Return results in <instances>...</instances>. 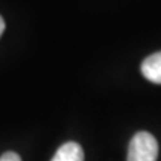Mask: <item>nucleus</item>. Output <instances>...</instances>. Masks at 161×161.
I'll list each match as a JSON object with an SVG mask.
<instances>
[{"label":"nucleus","mask_w":161,"mask_h":161,"mask_svg":"<svg viewBox=\"0 0 161 161\" xmlns=\"http://www.w3.org/2000/svg\"><path fill=\"white\" fill-rule=\"evenodd\" d=\"M51 161H84V149L76 142H66L57 149Z\"/></svg>","instance_id":"7ed1b4c3"},{"label":"nucleus","mask_w":161,"mask_h":161,"mask_svg":"<svg viewBox=\"0 0 161 161\" xmlns=\"http://www.w3.org/2000/svg\"><path fill=\"white\" fill-rule=\"evenodd\" d=\"M5 29H6L5 19H3V17L0 15V37H2V35H3V31H5Z\"/></svg>","instance_id":"39448f33"},{"label":"nucleus","mask_w":161,"mask_h":161,"mask_svg":"<svg viewBox=\"0 0 161 161\" xmlns=\"http://www.w3.org/2000/svg\"><path fill=\"white\" fill-rule=\"evenodd\" d=\"M0 161H23V160H21V157L18 155L17 152L9 151V152H5L3 155L0 157Z\"/></svg>","instance_id":"20e7f679"},{"label":"nucleus","mask_w":161,"mask_h":161,"mask_svg":"<svg viewBox=\"0 0 161 161\" xmlns=\"http://www.w3.org/2000/svg\"><path fill=\"white\" fill-rule=\"evenodd\" d=\"M142 75L154 84H161V51L146 57L140 66Z\"/></svg>","instance_id":"f03ea898"},{"label":"nucleus","mask_w":161,"mask_h":161,"mask_svg":"<svg viewBox=\"0 0 161 161\" xmlns=\"http://www.w3.org/2000/svg\"><path fill=\"white\" fill-rule=\"evenodd\" d=\"M158 142L148 131H137L128 143L127 161H157Z\"/></svg>","instance_id":"f257e3e1"}]
</instances>
